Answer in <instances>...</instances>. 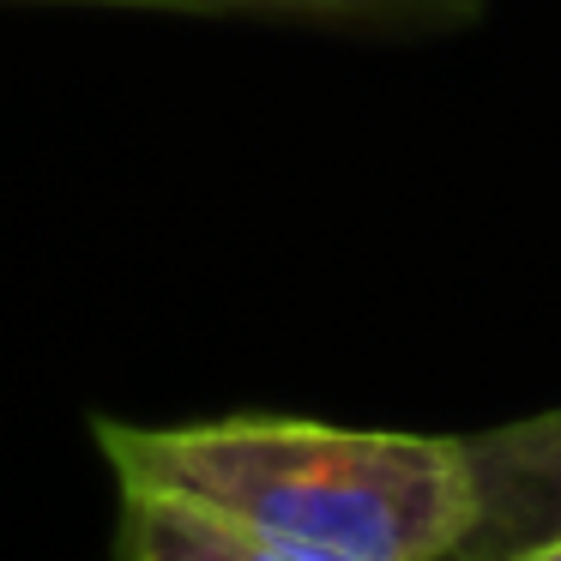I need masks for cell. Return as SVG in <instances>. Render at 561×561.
<instances>
[{
	"label": "cell",
	"instance_id": "cell-4",
	"mask_svg": "<svg viewBox=\"0 0 561 561\" xmlns=\"http://www.w3.org/2000/svg\"><path fill=\"white\" fill-rule=\"evenodd\" d=\"M55 7H139V13H260V19H363V25H423L471 19L483 0H55Z\"/></svg>",
	"mask_w": 561,
	"mask_h": 561
},
{
	"label": "cell",
	"instance_id": "cell-3",
	"mask_svg": "<svg viewBox=\"0 0 561 561\" xmlns=\"http://www.w3.org/2000/svg\"><path fill=\"white\" fill-rule=\"evenodd\" d=\"M115 561H344L170 489H122Z\"/></svg>",
	"mask_w": 561,
	"mask_h": 561
},
{
	"label": "cell",
	"instance_id": "cell-1",
	"mask_svg": "<svg viewBox=\"0 0 561 561\" xmlns=\"http://www.w3.org/2000/svg\"><path fill=\"white\" fill-rule=\"evenodd\" d=\"M98 447L122 489H170L344 561H453L477 507L459 435L211 416L98 423Z\"/></svg>",
	"mask_w": 561,
	"mask_h": 561
},
{
	"label": "cell",
	"instance_id": "cell-5",
	"mask_svg": "<svg viewBox=\"0 0 561 561\" xmlns=\"http://www.w3.org/2000/svg\"><path fill=\"white\" fill-rule=\"evenodd\" d=\"M507 561H561V537H543V543H525V549H513Z\"/></svg>",
	"mask_w": 561,
	"mask_h": 561
},
{
	"label": "cell",
	"instance_id": "cell-2",
	"mask_svg": "<svg viewBox=\"0 0 561 561\" xmlns=\"http://www.w3.org/2000/svg\"><path fill=\"white\" fill-rule=\"evenodd\" d=\"M471 465V531L453 561H507L513 549L561 537V411L459 435Z\"/></svg>",
	"mask_w": 561,
	"mask_h": 561
}]
</instances>
